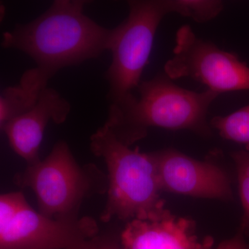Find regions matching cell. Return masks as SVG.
Here are the masks:
<instances>
[{
  "label": "cell",
  "mask_w": 249,
  "mask_h": 249,
  "mask_svg": "<svg viewBox=\"0 0 249 249\" xmlns=\"http://www.w3.org/2000/svg\"><path fill=\"white\" fill-rule=\"evenodd\" d=\"M86 2L54 1L38 18L4 33L1 46L31 57L47 82L65 67L97 58L110 51L114 29L103 27L85 15Z\"/></svg>",
  "instance_id": "6da1fadb"
},
{
  "label": "cell",
  "mask_w": 249,
  "mask_h": 249,
  "mask_svg": "<svg viewBox=\"0 0 249 249\" xmlns=\"http://www.w3.org/2000/svg\"><path fill=\"white\" fill-rule=\"evenodd\" d=\"M137 89L138 96L130 93L109 104L105 124L124 145L130 146L145 138L152 127L211 135L208 113L219 93L184 89L164 72L142 81Z\"/></svg>",
  "instance_id": "7a4b0ae2"
},
{
  "label": "cell",
  "mask_w": 249,
  "mask_h": 249,
  "mask_svg": "<svg viewBox=\"0 0 249 249\" xmlns=\"http://www.w3.org/2000/svg\"><path fill=\"white\" fill-rule=\"evenodd\" d=\"M93 155L104 160L107 170V201L101 220L116 218L127 222L148 219L165 209L160 198V177L151 153L131 149L104 124L90 138Z\"/></svg>",
  "instance_id": "3957f363"
},
{
  "label": "cell",
  "mask_w": 249,
  "mask_h": 249,
  "mask_svg": "<svg viewBox=\"0 0 249 249\" xmlns=\"http://www.w3.org/2000/svg\"><path fill=\"white\" fill-rule=\"evenodd\" d=\"M98 232L91 217L56 219L37 212L20 192L0 196V249H89Z\"/></svg>",
  "instance_id": "277c9868"
},
{
  "label": "cell",
  "mask_w": 249,
  "mask_h": 249,
  "mask_svg": "<svg viewBox=\"0 0 249 249\" xmlns=\"http://www.w3.org/2000/svg\"><path fill=\"white\" fill-rule=\"evenodd\" d=\"M99 175L93 165L80 167L68 144L61 141L45 160L16 175L14 181L35 193L40 213L65 219L77 217L83 199L93 192H102L96 186Z\"/></svg>",
  "instance_id": "5b68a950"
},
{
  "label": "cell",
  "mask_w": 249,
  "mask_h": 249,
  "mask_svg": "<svg viewBox=\"0 0 249 249\" xmlns=\"http://www.w3.org/2000/svg\"><path fill=\"white\" fill-rule=\"evenodd\" d=\"M127 18L114 28L111 62L105 73L109 84V104L133 93L142 83L160 22L170 14L168 0L127 1Z\"/></svg>",
  "instance_id": "8992f818"
},
{
  "label": "cell",
  "mask_w": 249,
  "mask_h": 249,
  "mask_svg": "<svg viewBox=\"0 0 249 249\" xmlns=\"http://www.w3.org/2000/svg\"><path fill=\"white\" fill-rule=\"evenodd\" d=\"M173 55L163 72L171 80L191 78L219 93L249 90V67L236 54L201 40L188 24L175 36Z\"/></svg>",
  "instance_id": "52a82bcc"
},
{
  "label": "cell",
  "mask_w": 249,
  "mask_h": 249,
  "mask_svg": "<svg viewBox=\"0 0 249 249\" xmlns=\"http://www.w3.org/2000/svg\"><path fill=\"white\" fill-rule=\"evenodd\" d=\"M152 154L162 191L196 197L232 199L229 178L217 165L209 160H195L173 148Z\"/></svg>",
  "instance_id": "ba28073f"
},
{
  "label": "cell",
  "mask_w": 249,
  "mask_h": 249,
  "mask_svg": "<svg viewBox=\"0 0 249 249\" xmlns=\"http://www.w3.org/2000/svg\"><path fill=\"white\" fill-rule=\"evenodd\" d=\"M124 249H213L214 240L196 233V223L164 209L148 219L127 222L121 234Z\"/></svg>",
  "instance_id": "9c48e42d"
},
{
  "label": "cell",
  "mask_w": 249,
  "mask_h": 249,
  "mask_svg": "<svg viewBox=\"0 0 249 249\" xmlns=\"http://www.w3.org/2000/svg\"><path fill=\"white\" fill-rule=\"evenodd\" d=\"M71 111L70 103L53 88H46L35 106L1 128L9 145L28 165L40 161L39 150L49 121L62 124Z\"/></svg>",
  "instance_id": "30bf717a"
},
{
  "label": "cell",
  "mask_w": 249,
  "mask_h": 249,
  "mask_svg": "<svg viewBox=\"0 0 249 249\" xmlns=\"http://www.w3.org/2000/svg\"><path fill=\"white\" fill-rule=\"evenodd\" d=\"M48 83L39 76L36 69L23 73L19 84L2 90L0 95L1 129L14 118L31 109L38 101Z\"/></svg>",
  "instance_id": "8fae6325"
},
{
  "label": "cell",
  "mask_w": 249,
  "mask_h": 249,
  "mask_svg": "<svg viewBox=\"0 0 249 249\" xmlns=\"http://www.w3.org/2000/svg\"><path fill=\"white\" fill-rule=\"evenodd\" d=\"M223 138L243 144L249 150V105L226 116H215L210 123Z\"/></svg>",
  "instance_id": "7c38bea8"
},
{
  "label": "cell",
  "mask_w": 249,
  "mask_h": 249,
  "mask_svg": "<svg viewBox=\"0 0 249 249\" xmlns=\"http://www.w3.org/2000/svg\"><path fill=\"white\" fill-rule=\"evenodd\" d=\"M170 14L190 18L198 23H205L217 17L224 9L219 0H168Z\"/></svg>",
  "instance_id": "4fadbf2b"
},
{
  "label": "cell",
  "mask_w": 249,
  "mask_h": 249,
  "mask_svg": "<svg viewBox=\"0 0 249 249\" xmlns=\"http://www.w3.org/2000/svg\"><path fill=\"white\" fill-rule=\"evenodd\" d=\"M236 165L239 191L244 214L240 230L249 235V150H239L231 153Z\"/></svg>",
  "instance_id": "5bb4252c"
},
{
  "label": "cell",
  "mask_w": 249,
  "mask_h": 249,
  "mask_svg": "<svg viewBox=\"0 0 249 249\" xmlns=\"http://www.w3.org/2000/svg\"><path fill=\"white\" fill-rule=\"evenodd\" d=\"M245 235L240 230L232 238L222 242L217 249H249V243L246 240Z\"/></svg>",
  "instance_id": "9a60e30c"
},
{
  "label": "cell",
  "mask_w": 249,
  "mask_h": 249,
  "mask_svg": "<svg viewBox=\"0 0 249 249\" xmlns=\"http://www.w3.org/2000/svg\"><path fill=\"white\" fill-rule=\"evenodd\" d=\"M89 249H120L117 245H114V243L108 242V243L101 244L97 246L91 245Z\"/></svg>",
  "instance_id": "2e32d148"
}]
</instances>
